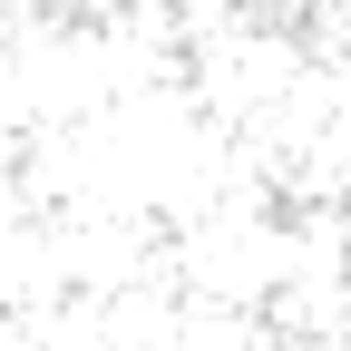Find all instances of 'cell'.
Wrapping results in <instances>:
<instances>
[]
</instances>
